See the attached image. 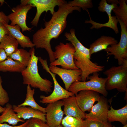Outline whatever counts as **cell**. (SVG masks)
Segmentation results:
<instances>
[{
	"instance_id": "f546056e",
	"label": "cell",
	"mask_w": 127,
	"mask_h": 127,
	"mask_svg": "<svg viewBox=\"0 0 127 127\" xmlns=\"http://www.w3.org/2000/svg\"><path fill=\"white\" fill-rule=\"evenodd\" d=\"M2 77L0 76V105L1 106L8 103L9 100L8 93L2 87Z\"/></svg>"
},
{
	"instance_id": "7bdbcfd3",
	"label": "cell",
	"mask_w": 127,
	"mask_h": 127,
	"mask_svg": "<svg viewBox=\"0 0 127 127\" xmlns=\"http://www.w3.org/2000/svg\"><path fill=\"white\" fill-rule=\"evenodd\" d=\"M55 127H63V126L62 125H61L58 126H56Z\"/></svg>"
},
{
	"instance_id": "ab89813d",
	"label": "cell",
	"mask_w": 127,
	"mask_h": 127,
	"mask_svg": "<svg viewBox=\"0 0 127 127\" xmlns=\"http://www.w3.org/2000/svg\"><path fill=\"white\" fill-rule=\"evenodd\" d=\"M25 127H32L31 124L29 122L28 124Z\"/></svg>"
},
{
	"instance_id": "1f68e13d",
	"label": "cell",
	"mask_w": 127,
	"mask_h": 127,
	"mask_svg": "<svg viewBox=\"0 0 127 127\" xmlns=\"http://www.w3.org/2000/svg\"><path fill=\"white\" fill-rule=\"evenodd\" d=\"M30 122L32 127H50L46 122L38 119L31 118Z\"/></svg>"
},
{
	"instance_id": "7a4b0ae2",
	"label": "cell",
	"mask_w": 127,
	"mask_h": 127,
	"mask_svg": "<svg viewBox=\"0 0 127 127\" xmlns=\"http://www.w3.org/2000/svg\"><path fill=\"white\" fill-rule=\"evenodd\" d=\"M64 36L66 40L69 41L75 48L74 61L76 66L82 71L81 81H86L90 74L104 70L103 66L99 65L91 61L89 48L85 47L78 39L74 29L71 28L69 32L65 33Z\"/></svg>"
},
{
	"instance_id": "d4e9b609",
	"label": "cell",
	"mask_w": 127,
	"mask_h": 127,
	"mask_svg": "<svg viewBox=\"0 0 127 127\" xmlns=\"http://www.w3.org/2000/svg\"><path fill=\"white\" fill-rule=\"evenodd\" d=\"M8 57L17 61L26 67L28 65L31 58L30 52L22 48H18Z\"/></svg>"
},
{
	"instance_id": "8992f818",
	"label": "cell",
	"mask_w": 127,
	"mask_h": 127,
	"mask_svg": "<svg viewBox=\"0 0 127 127\" xmlns=\"http://www.w3.org/2000/svg\"><path fill=\"white\" fill-rule=\"evenodd\" d=\"M90 75L87 80L88 81H77L73 83L70 86L68 91L76 95L82 90H87L97 92L105 97L107 96L108 92L105 87L107 78L99 77L98 72L94 73Z\"/></svg>"
},
{
	"instance_id": "9c48e42d",
	"label": "cell",
	"mask_w": 127,
	"mask_h": 127,
	"mask_svg": "<svg viewBox=\"0 0 127 127\" xmlns=\"http://www.w3.org/2000/svg\"><path fill=\"white\" fill-rule=\"evenodd\" d=\"M20 2L21 4H29L36 7V15L31 23L32 25L35 27L37 26L40 17L43 12L49 11L52 15L55 12L54 8L56 6L67 3L63 0H22Z\"/></svg>"
},
{
	"instance_id": "d6986e66",
	"label": "cell",
	"mask_w": 127,
	"mask_h": 127,
	"mask_svg": "<svg viewBox=\"0 0 127 127\" xmlns=\"http://www.w3.org/2000/svg\"><path fill=\"white\" fill-rule=\"evenodd\" d=\"M111 100L109 101L110 109L107 114L108 121L110 122L117 121L123 125L127 124V104L123 107L118 109H114L112 107Z\"/></svg>"
},
{
	"instance_id": "4fadbf2b",
	"label": "cell",
	"mask_w": 127,
	"mask_h": 127,
	"mask_svg": "<svg viewBox=\"0 0 127 127\" xmlns=\"http://www.w3.org/2000/svg\"><path fill=\"white\" fill-rule=\"evenodd\" d=\"M49 69L52 73L59 76L63 81L65 89L67 90L68 91L70 86L74 82L81 81L82 72L79 69H67L57 66H50Z\"/></svg>"
},
{
	"instance_id": "7402d4cb",
	"label": "cell",
	"mask_w": 127,
	"mask_h": 127,
	"mask_svg": "<svg viewBox=\"0 0 127 127\" xmlns=\"http://www.w3.org/2000/svg\"><path fill=\"white\" fill-rule=\"evenodd\" d=\"M19 44L16 40L10 34L6 35L0 44V48L5 51L8 57L18 49Z\"/></svg>"
},
{
	"instance_id": "e0dca14e",
	"label": "cell",
	"mask_w": 127,
	"mask_h": 127,
	"mask_svg": "<svg viewBox=\"0 0 127 127\" xmlns=\"http://www.w3.org/2000/svg\"><path fill=\"white\" fill-rule=\"evenodd\" d=\"M4 25L8 29L10 34L16 40L19 44L23 48H32L35 46L34 44L30 38L24 35L21 32V28L19 25L12 26L8 24Z\"/></svg>"
},
{
	"instance_id": "603a6c76",
	"label": "cell",
	"mask_w": 127,
	"mask_h": 127,
	"mask_svg": "<svg viewBox=\"0 0 127 127\" xmlns=\"http://www.w3.org/2000/svg\"><path fill=\"white\" fill-rule=\"evenodd\" d=\"M86 11L87 12L90 17L89 20H86L85 21V23H90L92 26L90 28L92 29L94 28L99 29L103 27H107L112 29L116 34L119 33V30L117 27L118 20L115 16H112L109 19L108 21L105 23L101 24L96 22L92 20L90 17L88 10Z\"/></svg>"
},
{
	"instance_id": "836d02e7",
	"label": "cell",
	"mask_w": 127,
	"mask_h": 127,
	"mask_svg": "<svg viewBox=\"0 0 127 127\" xmlns=\"http://www.w3.org/2000/svg\"><path fill=\"white\" fill-rule=\"evenodd\" d=\"M9 20L8 16L3 12H0V22L4 24H8Z\"/></svg>"
},
{
	"instance_id": "8fae6325",
	"label": "cell",
	"mask_w": 127,
	"mask_h": 127,
	"mask_svg": "<svg viewBox=\"0 0 127 127\" xmlns=\"http://www.w3.org/2000/svg\"><path fill=\"white\" fill-rule=\"evenodd\" d=\"M109 107L107 99L101 96L99 100L92 107L90 112L85 113V118L99 122L103 125L108 122L107 114Z\"/></svg>"
},
{
	"instance_id": "44dd1931",
	"label": "cell",
	"mask_w": 127,
	"mask_h": 127,
	"mask_svg": "<svg viewBox=\"0 0 127 127\" xmlns=\"http://www.w3.org/2000/svg\"><path fill=\"white\" fill-rule=\"evenodd\" d=\"M19 62L8 57L0 63V71L21 73L26 68Z\"/></svg>"
},
{
	"instance_id": "8d00e7d4",
	"label": "cell",
	"mask_w": 127,
	"mask_h": 127,
	"mask_svg": "<svg viewBox=\"0 0 127 127\" xmlns=\"http://www.w3.org/2000/svg\"><path fill=\"white\" fill-rule=\"evenodd\" d=\"M106 1L107 2L109 3L115 4H119V1L117 0H107Z\"/></svg>"
},
{
	"instance_id": "ffe728a7",
	"label": "cell",
	"mask_w": 127,
	"mask_h": 127,
	"mask_svg": "<svg viewBox=\"0 0 127 127\" xmlns=\"http://www.w3.org/2000/svg\"><path fill=\"white\" fill-rule=\"evenodd\" d=\"M5 109L0 116V123H8L13 126H15L19 122H24V120L20 119L14 111L12 105L8 103L6 104Z\"/></svg>"
},
{
	"instance_id": "484cf974",
	"label": "cell",
	"mask_w": 127,
	"mask_h": 127,
	"mask_svg": "<svg viewBox=\"0 0 127 127\" xmlns=\"http://www.w3.org/2000/svg\"><path fill=\"white\" fill-rule=\"evenodd\" d=\"M119 6L114 8L112 11L115 16L127 26V5L126 0H119Z\"/></svg>"
},
{
	"instance_id": "cb8c5ba5",
	"label": "cell",
	"mask_w": 127,
	"mask_h": 127,
	"mask_svg": "<svg viewBox=\"0 0 127 127\" xmlns=\"http://www.w3.org/2000/svg\"><path fill=\"white\" fill-rule=\"evenodd\" d=\"M35 89H32L30 85H27L26 88V98L23 103L17 106H29L46 113L45 108L43 107L38 104L34 98V95L35 92Z\"/></svg>"
},
{
	"instance_id": "3957f363",
	"label": "cell",
	"mask_w": 127,
	"mask_h": 127,
	"mask_svg": "<svg viewBox=\"0 0 127 127\" xmlns=\"http://www.w3.org/2000/svg\"><path fill=\"white\" fill-rule=\"evenodd\" d=\"M34 48L30 52L31 58L28 65L21 72L24 84L30 85L32 87L38 88L41 91L48 94L52 92V83L49 80L42 78L38 71V57L35 55Z\"/></svg>"
},
{
	"instance_id": "ba28073f",
	"label": "cell",
	"mask_w": 127,
	"mask_h": 127,
	"mask_svg": "<svg viewBox=\"0 0 127 127\" xmlns=\"http://www.w3.org/2000/svg\"><path fill=\"white\" fill-rule=\"evenodd\" d=\"M41 64L43 68L51 75L54 83V87L53 91L50 95L48 96L43 95L40 96V103L42 104H48L75 95L72 92L64 88L59 84L56 78V74L52 73L49 70L47 60L43 61Z\"/></svg>"
},
{
	"instance_id": "9a60e30c",
	"label": "cell",
	"mask_w": 127,
	"mask_h": 127,
	"mask_svg": "<svg viewBox=\"0 0 127 127\" xmlns=\"http://www.w3.org/2000/svg\"><path fill=\"white\" fill-rule=\"evenodd\" d=\"M14 111L18 117L24 120L32 118L40 119L46 123V113L41 111L26 106H18L15 105L12 106Z\"/></svg>"
},
{
	"instance_id": "6da1fadb",
	"label": "cell",
	"mask_w": 127,
	"mask_h": 127,
	"mask_svg": "<svg viewBox=\"0 0 127 127\" xmlns=\"http://www.w3.org/2000/svg\"><path fill=\"white\" fill-rule=\"evenodd\" d=\"M57 11L52 15L50 20L45 21L44 28L38 30L33 35L32 42L36 48L45 49L49 55L51 63L55 60L54 52L52 48L50 42L57 39L66 28L68 15L74 10L80 12L81 9L77 7H71L66 3L58 6Z\"/></svg>"
},
{
	"instance_id": "7c38bea8",
	"label": "cell",
	"mask_w": 127,
	"mask_h": 127,
	"mask_svg": "<svg viewBox=\"0 0 127 127\" xmlns=\"http://www.w3.org/2000/svg\"><path fill=\"white\" fill-rule=\"evenodd\" d=\"M62 100L48 104L45 108L46 123L50 127H55L60 125L64 115L62 108Z\"/></svg>"
},
{
	"instance_id": "277c9868",
	"label": "cell",
	"mask_w": 127,
	"mask_h": 127,
	"mask_svg": "<svg viewBox=\"0 0 127 127\" xmlns=\"http://www.w3.org/2000/svg\"><path fill=\"white\" fill-rule=\"evenodd\" d=\"M103 74L107 76L105 84L107 91L116 89L120 92L127 91V59L122 65L112 66Z\"/></svg>"
},
{
	"instance_id": "5b68a950",
	"label": "cell",
	"mask_w": 127,
	"mask_h": 127,
	"mask_svg": "<svg viewBox=\"0 0 127 127\" xmlns=\"http://www.w3.org/2000/svg\"><path fill=\"white\" fill-rule=\"evenodd\" d=\"M54 56L55 60L50 63V66H60L64 69H79L75 65L74 59L75 48L70 43L60 42L55 47Z\"/></svg>"
},
{
	"instance_id": "f35d334b",
	"label": "cell",
	"mask_w": 127,
	"mask_h": 127,
	"mask_svg": "<svg viewBox=\"0 0 127 127\" xmlns=\"http://www.w3.org/2000/svg\"><path fill=\"white\" fill-rule=\"evenodd\" d=\"M5 109V107H3L0 105V113H2Z\"/></svg>"
},
{
	"instance_id": "d6a6232c",
	"label": "cell",
	"mask_w": 127,
	"mask_h": 127,
	"mask_svg": "<svg viewBox=\"0 0 127 127\" xmlns=\"http://www.w3.org/2000/svg\"><path fill=\"white\" fill-rule=\"evenodd\" d=\"M10 34L9 30L4 24L0 22V44L6 35Z\"/></svg>"
},
{
	"instance_id": "74e56055",
	"label": "cell",
	"mask_w": 127,
	"mask_h": 127,
	"mask_svg": "<svg viewBox=\"0 0 127 127\" xmlns=\"http://www.w3.org/2000/svg\"><path fill=\"white\" fill-rule=\"evenodd\" d=\"M112 126L111 123L108 122L104 124L103 127H112Z\"/></svg>"
},
{
	"instance_id": "b9f144b4",
	"label": "cell",
	"mask_w": 127,
	"mask_h": 127,
	"mask_svg": "<svg viewBox=\"0 0 127 127\" xmlns=\"http://www.w3.org/2000/svg\"><path fill=\"white\" fill-rule=\"evenodd\" d=\"M112 127H115L114 126H112ZM121 127H127V124H126L124 125L123 126Z\"/></svg>"
},
{
	"instance_id": "4316f807",
	"label": "cell",
	"mask_w": 127,
	"mask_h": 127,
	"mask_svg": "<svg viewBox=\"0 0 127 127\" xmlns=\"http://www.w3.org/2000/svg\"><path fill=\"white\" fill-rule=\"evenodd\" d=\"M83 120L72 116L66 115L63 118L61 123L63 127H82Z\"/></svg>"
},
{
	"instance_id": "83f0119b",
	"label": "cell",
	"mask_w": 127,
	"mask_h": 127,
	"mask_svg": "<svg viewBox=\"0 0 127 127\" xmlns=\"http://www.w3.org/2000/svg\"><path fill=\"white\" fill-rule=\"evenodd\" d=\"M67 3L71 7H77L82 8L83 10L86 11L93 7L91 0H74Z\"/></svg>"
},
{
	"instance_id": "e575fe53",
	"label": "cell",
	"mask_w": 127,
	"mask_h": 127,
	"mask_svg": "<svg viewBox=\"0 0 127 127\" xmlns=\"http://www.w3.org/2000/svg\"><path fill=\"white\" fill-rule=\"evenodd\" d=\"M30 119L27 120L23 123L17 126H11L6 123H0V127H25L29 123Z\"/></svg>"
},
{
	"instance_id": "52a82bcc",
	"label": "cell",
	"mask_w": 127,
	"mask_h": 127,
	"mask_svg": "<svg viewBox=\"0 0 127 127\" xmlns=\"http://www.w3.org/2000/svg\"><path fill=\"white\" fill-rule=\"evenodd\" d=\"M117 19L121 29L120 41L117 44L108 46L104 51L107 53V56L114 55L120 65L123 64L125 60L127 59V26L120 20Z\"/></svg>"
},
{
	"instance_id": "5bb4252c",
	"label": "cell",
	"mask_w": 127,
	"mask_h": 127,
	"mask_svg": "<svg viewBox=\"0 0 127 127\" xmlns=\"http://www.w3.org/2000/svg\"><path fill=\"white\" fill-rule=\"evenodd\" d=\"M99 94L95 91L84 90L75 95L78 105L83 112L90 111L95 102L100 99L101 96Z\"/></svg>"
},
{
	"instance_id": "f1b7e54d",
	"label": "cell",
	"mask_w": 127,
	"mask_h": 127,
	"mask_svg": "<svg viewBox=\"0 0 127 127\" xmlns=\"http://www.w3.org/2000/svg\"><path fill=\"white\" fill-rule=\"evenodd\" d=\"M117 4H110L107 3L106 0H101L99 4L98 9L100 12H106L109 19L112 17L111 12L113 9L117 6Z\"/></svg>"
},
{
	"instance_id": "30bf717a",
	"label": "cell",
	"mask_w": 127,
	"mask_h": 127,
	"mask_svg": "<svg viewBox=\"0 0 127 127\" xmlns=\"http://www.w3.org/2000/svg\"><path fill=\"white\" fill-rule=\"evenodd\" d=\"M30 4H20L12 9V12L8 16L11 21L10 25H19L23 32L26 31H30L32 28L27 26L26 24V18L28 11L32 7Z\"/></svg>"
},
{
	"instance_id": "ac0fdd59",
	"label": "cell",
	"mask_w": 127,
	"mask_h": 127,
	"mask_svg": "<svg viewBox=\"0 0 127 127\" xmlns=\"http://www.w3.org/2000/svg\"><path fill=\"white\" fill-rule=\"evenodd\" d=\"M118 43V41L111 36H103L90 45V56L93 54L105 50L109 45Z\"/></svg>"
},
{
	"instance_id": "4dcf8cb0",
	"label": "cell",
	"mask_w": 127,
	"mask_h": 127,
	"mask_svg": "<svg viewBox=\"0 0 127 127\" xmlns=\"http://www.w3.org/2000/svg\"><path fill=\"white\" fill-rule=\"evenodd\" d=\"M104 125L102 123L95 121L86 118L82 121V127H103Z\"/></svg>"
},
{
	"instance_id": "d590c367",
	"label": "cell",
	"mask_w": 127,
	"mask_h": 127,
	"mask_svg": "<svg viewBox=\"0 0 127 127\" xmlns=\"http://www.w3.org/2000/svg\"><path fill=\"white\" fill-rule=\"evenodd\" d=\"M8 57L4 50L0 48V63L6 59Z\"/></svg>"
},
{
	"instance_id": "60d3db41",
	"label": "cell",
	"mask_w": 127,
	"mask_h": 127,
	"mask_svg": "<svg viewBox=\"0 0 127 127\" xmlns=\"http://www.w3.org/2000/svg\"><path fill=\"white\" fill-rule=\"evenodd\" d=\"M5 2V1L4 0H0V3L1 5H2Z\"/></svg>"
},
{
	"instance_id": "2e32d148",
	"label": "cell",
	"mask_w": 127,
	"mask_h": 127,
	"mask_svg": "<svg viewBox=\"0 0 127 127\" xmlns=\"http://www.w3.org/2000/svg\"><path fill=\"white\" fill-rule=\"evenodd\" d=\"M62 100L64 107V114L80 120L85 118V113L83 112L78 106L75 95L64 99Z\"/></svg>"
}]
</instances>
